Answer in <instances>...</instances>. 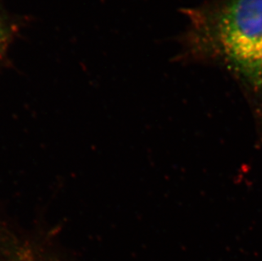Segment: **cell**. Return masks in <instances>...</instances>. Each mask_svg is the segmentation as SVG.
Listing matches in <instances>:
<instances>
[{
  "instance_id": "obj_3",
  "label": "cell",
  "mask_w": 262,
  "mask_h": 261,
  "mask_svg": "<svg viewBox=\"0 0 262 261\" xmlns=\"http://www.w3.org/2000/svg\"><path fill=\"white\" fill-rule=\"evenodd\" d=\"M18 261H35L33 259H29V258H26V257H20V259H17Z\"/></svg>"
},
{
  "instance_id": "obj_2",
  "label": "cell",
  "mask_w": 262,
  "mask_h": 261,
  "mask_svg": "<svg viewBox=\"0 0 262 261\" xmlns=\"http://www.w3.org/2000/svg\"><path fill=\"white\" fill-rule=\"evenodd\" d=\"M11 37L10 27L0 17V55L5 52Z\"/></svg>"
},
{
  "instance_id": "obj_1",
  "label": "cell",
  "mask_w": 262,
  "mask_h": 261,
  "mask_svg": "<svg viewBox=\"0 0 262 261\" xmlns=\"http://www.w3.org/2000/svg\"><path fill=\"white\" fill-rule=\"evenodd\" d=\"M182 13L176 62L228 73L262 116V0H202Z\"/></svg>"
}]
</instances>
